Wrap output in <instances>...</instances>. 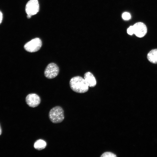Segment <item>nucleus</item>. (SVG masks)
<instances>
[{
  "label": "nucleus",
  "instance_id": "1",
  "mask_svg": "<svg viewBox=\"0 0 157 157\" xmlns=\"http://www.w3.org/2000/svg\"><path fill=\"white\" fill-rule=\"evenodd\" d=\"M71 89L78 93H84L88 90L89 86L84 78L80 76H76L72 78L69 82Z\"/></svg>",
  "mask_w": 157,
  "mask_h": 157
},
{
  "label": "nucleus",
  "instance_id": "2",
  "mask_svg": "<svg viewBox=\"0 0 157 157\" xmlns=\"http://www.w3.org/2000/svg\"><path fill=\"white\" fill-rule=\"evenodd\" d=\"M49 116L51 121L54 123H60L64 118L63 110L59 106H56L51 109Z\"/></svg>",
  "mask_w": 157,
  "mask_h": 157
},
{
  "label": "nucleus",
  "instance_id": "3",
  "mask_svg": "<svg viewBox=\"0 0 157 157\" xmlns=\"http://www.w3.org/2000/svg\"><path fill=\"white\" fill-rule=\"evenodd\" d=\"M42 45L41 40L38 38L33 39L24 45L25 49L30 52H34L38 51Z\"/></svg>",
  "mask_w": 157,
  "mask_h": 157
},
{
  "label": "nucleus",
  "instance_id": "4",
  "mask_svg": "<svg viewBox=\"0 0 157 157\" xmlns=\"http://www.w3.org/2000/svg\"><path fill=\"white\" fill-rule=\"evenodd\" d=\"M59 71V67L56 64L51 63L46 68L44 71V75L48 78H53L58 75Z\"/></svg>",
  "mask_w": 157,
  "mask_h": 157
},
{
  "label": "nucleus",
  "instance_id": "5",
  "mask_svg": "<svg viewBox=\"0 0 157 157\" xmlns=\"http://www.w3.org/2000/svg\"><path fill=\"white\" fill-rule=\"evenodd\" d=\"M39 6L38 0H30L26 3L25 11L27 15L32 16L39 11Z\"/></svg>",
  "mask_w": 157,
  "mask_h": 157
},
{
  "label": "nucleus",
  "instance_id": "6",
  "mask_svg": "<svg viewBox=\"0 0 157 157\" xmlns=\"http://www.w3.org/2000/svg\"><path fill=\"white\" fill-rule=\"evenodd\" d=\"M134 34L138 38L144 36L147 32V28L145 24L142 22H138L133 26Z\"/></svg>",
  "mask_w": 157,
  "mask_h": 157
},
{
  "label": "nucleus",
  "instance_id": "7",
  "mask_svg": "<svg viewBox=\"0 0 157 157\" xmlns=\"http://www.w3.org/2000/svg\"><path fill=\"white\" fill-rule=\"evenodd\" d=\"M26 101L30 107L35 108L39 105L41 100L40 97L37 94L32 93L27 95L26 98Z\"/></svg>",
  "mask_w": 157,
  "mask_h": 157
},
{
  "label": "nucleus",
  "instance_id": "8",
  "mask_svg": "<svg viewBox=\"0 0 157 157\" xmlns=\"http://www.w3.org/2000/svg\"><path fill=\"white\" fill-rule=\"evenodd\" d=\"M84 79L89 87H93L96 84V79L93 75L90 72H88L84 75Z\"/></svg>",
  "mask_w": 157,
  "mask_h": 157
},
{
  "label": "nucleus",
  "instance_id": "9",
  "mask_svg": "<svg viewBox=\"0 0 157 157\" xmlns=\"http://www.w3.org/2000/svg\"><path fill=\"white\" fill-rule=\"evenodd\" d=\"M147 58L150 62L157 63V49H152L148 54Z\"/></svg>",
  "mask_w": 157,
  "mask_h": 157
},
{
  "label": "nucleus",
  "instance_id": "10",
  "mask_svg": "<svg viewBox=\"0 0 157 157\" xmlns=\"http://www.w3.org/2000/svg\"><path fill=\"white\" fill-rule=\"evenodd\" d=\"M47 145L46 142L43 140L40 139L37 140L34 143V148L38 150H40L44 149Z\"/></svg>",
  "mask_w": 157,
  "mask_h": 157
},
{
  "label": "nucleus",
  "instance_id": "11",
  "mask_svg": "<svg viewBox=\"0 0 157 157\" xmlns=\"http://www.w3.org/2000/svg\"><path fill=\"white\" fill-rule=\"evenodd\" d=\"M101 157H117L115 154L109 152H105L101 156Z\"/></svg>",
  "mask_w": 157,
  "mask_h": 157
},
{
  "label": "nucleus",
  "instance_id": "12",
  "mask_svg": "<svg viewBox=\"0 0 157 157\" xmlns=\"http://www.w3.org/2000/svg\"><path fill=\"white\" fill-rule=\"evenodd\" d=\"M122 18L125 20H128L129 19L131 18V16L130 14L128 12H124L122 15Z\"/></svg>",
  "mask_w": 157,
  "mask_h": 157
},
{
  "label": "nucleus",
  "instance_id": "13",
  "mask_svg": "<svg viewBox=\"0 0 157 157\" xmlns=\"http://www.w3.org/2000/svg\"><path fill=\"white\" fill-rule=\"evenodd\" d=\"M127 33L129 35H132L134 34V29L133 26H130L127 29Z\"/></svg>",
  "mask_w": 157,
  "mask_h": 157
},
{
  "label": "nucleus",
  "instance_id": "14",
  "mask_svg": "<svg viewBox=\"0 0 157 157\" xmlns=\"http://www.w3.org/2000/svg\"><path fill=\"white\" fill-rule=\"evenodd\" d=\"M3 19V14L0 11V24L2 22Z\"/></svg>",
  "mask_w": 157,
  "mask_h": 157
},
{
  "label": "nucleus",
  "instance_id": "15",
  "mask_svg": "<svg viewBox=\"0 0 157 157\" xmlns=\"http://www.w3.org/2000/svg\"><path fill=\"white\" fill-rule=\"evenodd\" d=\"M31 16L29 15H27V18L28 19H29L31 18Z\"/></svg>",
  "mask_w": 157,
  "mask_h": 157
},
{
  "label": "nucleus",
  "instance_id": "16",
  "mask_svg": "<svg viewBox=\"0 0 157 157\" xmlns=\"http://www.w3.org/2000/svg\"><path fill=\"white\" fill-rule=\"evenodd\" d=\"M1 126H0V135H1Z\"/></svg>",
  "mask_w": 157,
  "mask_h": 157
}]
</instances>
